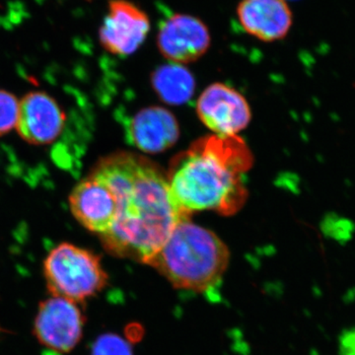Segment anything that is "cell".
<instances>
[{
	"label": "cell",
	"mask_w": 355,
	"mask_h": 355,
	"mask_svg": "<svg viewBox=\"0 0 355 355\" xmlns=\"http://www.w3.org/2000/svg\"><path fill=\"white\" fill-rule=\"evenodd\" d=\"M92 171L116 198L113 226L99 237L103 246L118 258L146 265L177 224L189 218L173 200L167 176L153 161L130 153L103 158Z\"/></svg>",
	"instance_id": "1"
},
{
	"label": "cell",
	"mask_w": 355,
	"mask_h": 355,
	"mask_svg": "<svg viewBox=\"0 0 355 355\" xmlns=\"http://www.w3.org/2000/svg\"><path fill=\"white\" fill-rule=\"evenodd\" d=\"M253 156L237 135H210L174 158L167 176L173 200L184 216L202 210L233 214L247 198L243 175Z\"/></svg>",
	"instance_id": "2"
},
{
	"label": "cell",
	"mask_w": 355,
	"mask_h": 355,
	"mask_svg": "<svg viewBox=\"0 0 355 355\" xmlns=\"http://www.w3.org/2000/svg\"><path fill=\"white\" fill-rule=\"evenodd\" d=\"M230 253L209 229L183 219L146 265L155 268L175 288L207 292L216 288L227 270Z\"/></svg>",
	"instance_id": "3"
},
{
	"label": "cell",
	"mask_w": 355,
	"mask_h": 355,
	"mask_svg": "<svg viewBox=\"0 0 355 355\" xmlns=\"http://www.w3.org/2000/svg\"><path fill=\"white\" fill-rule=\"evenodd\" d=\"M43 272L50 295L77 304L94 297L108 284L100 257L70 243H62L51 250L44 261Z\"/></svg>",
	"instance_id": "4"
},
{
	"label": "cell",
	"mask_w": 355,
	"mask_h": 355,
	"mask_svg": "<svg viewBox=\"0 0 355 355\" xmlns=\"http://www.w3.org/2000/svg\"><path fill=\"white\" fill-rule=\"evenodd\" d=\"M79 305L50 296L40 303L33 334L42 347L57 354H69L83 338L85 318Z\"/></svg>",
	"instance_id": "5"
},
{
	"label": "cell",
	"mask_w": 355,
	"mask_h": 355,
	"mask_svg": "<svg viewBox=\"0 0 355 355\" xmlns=\"http://www.w3.org/2000/svg\"><path fill=\"white\" fill-rule=\"evenodd\" d=\"M150 30V18L141 7L130 0H110L99 41L112 55L128 57L146 43Z\"/></svg>",
	"instance_id": "6"
},
{
	"label": "cell",
	"mask_w": 355,
	"mask_h": 355,
	"mask_svg": "<svg viewBox=\"0 0 355 355\" xmlns=\"http://www.w3.org/2000/svg\"><path fill=\"white\" fill-rule=\"evenodd\" d=\"M156 44L169 62L184 65L197 62L209 51L211 34L200 18L175 13L159 25Z\"/></svg>",
	"instance_id": "7"
},
{
	"label": "cell",
	"mask_w": 355,
	"mask_h": 355,
	"mask_svg": "<svg viewBox=\"0 0 355 355\" xmlns=\"http://www.w3.org/2000/svg\"><path fill=\"white\" fill-rule=\"evenodd\" d=\"M197 111L205 127L220 137H231L249 125L252 114L244 96L227 84L216 83L203 90Z\"/></svg>",
	"instance_id": "8"
},
{
	"label": "cell",
	"mask_w": 355,
	"mask_h": 355,
	"mask_svg": "<svg viewBox=\"0 0 355 355\" xmlns=\"http://www.w3.org/2000/svg\"><path fill=\"white\" fill-rule=\"evenodd\" d=\"M69 205L77 221L98 237L113 226L116 198L106 182L93 171L72 190Z\"/></svg>",
	"instance_id": "9"
},
{
	"label": "cell",
	"mask_w": 355,
	"mask_h": 355,
	"mask_svg": "<svg viewBox=\"0 0 355 355\" xmlns=\"http://www.w3.org/2000/svg\"><path fill=\"white\" fill-rule=\"evenodd\" d=\"M236 14L242 29L263 43L286 39L293 26L287 0H241Z\"/></svg>",
	"instance_id": "10"
},
{
	"label": "cell",
	"mask_w": 355,
	"mask_h": 355,
	"mask_svg": "<svg viewBox=\"0 0 355 355\" xmlns=\"http://www.w3.org/2000/svg\"><path fill=\"white\" fill-rule=\"evenodd\" d=\"M64 116L55 100L44 92H31L19 102L18 132L36 146L51 144L64 128Z\"/></svg>",
	"instance_id": "11"
},
{
	"label": "cell",
	"mask_w": 355,
	"mask_h": 355,
	"mask_svg": "<svg viewBox=\"0 0 355 355\" xmlns=\"http://www.w3.org/2000/svg\"><path fill=\"white\" fill-rule=\"evenodd\" d=\"M128 132L133 146L140 150L159 153L176 144L180 128L171 112L162 107H149L135 114Z\"/></svg>",
	"instance_id": "12"
},
{
	"label": "cell",
	"mask_w": 355,
	"mask_h": 355,
	"mask_svg": "<svg viewBox=\"0 0 355 355\" xmlns=\"http://www.w3.org/2000/svg\"><path fill=\"white\" fill-rule=\"evenodd\" d=\"M151 85L158 97L170 105H182L190 101L195 93V77L183 64L161 65L151 74Z\"/></svg>",
	"instance_id": "13"
},
{
	"label": "cell",
	"mask_w": 355,
	"mask_h": 355,
	"mask_svg": "<svg viewBox=\"0 0 355 355\" xmlns=\"http://www.w3.org/2000/svg\"><path fill=\"white\" fill-rule=\"evenodd\" d=\"M321 230L327 238H330L340 245H345L354 237L355 223L352 219L331 212L326 214L322 220Z\"/></svg>",
	"instance_id": "14"
},
{
	"label": "cell",
	"mask_w": 355,
	"mask_h": 355,
	"mask_svg": "<svg viewBox=\"0 0 355 355\" xmlns=\"http://www.w3.org/2000/svg\"><path fill=\"white\" fill-rule=\"evenodd\" d=\"M91 355H133L130 343L116 335V334H104L96 340Z\"/></svg>",
	"instance_id": "15"
},
{
	"label": "cell",
	"mask_w": 355,
	"mask_h": 355,
	"mask_svg": "<svg viewBox=\"0 0 355 355\" xmlns=\"http://www.w3.org/2000/svg\"><path fill=\"white\" fill-rule=\"evenodd\" d=\"M19 101L15 96L0 90V135L10 132L17 123Z\"/></svg>",
	"instance_id": "16"
},
{
	"label": "cell",
	"mask_w": 355,
	"mask_h": 355,
	"mask_svg": "<svg viewBox=\"0 0 355 355\" xmlns=\"http://www.w3.org/2000/svg\"><path fill=\"white\" fill-rule=\"evenodd\" d=\"M340 354L355 355V329L347 331L340 340Z\"/></svg>",
	"instance_id": "17"
}]
</instances>
